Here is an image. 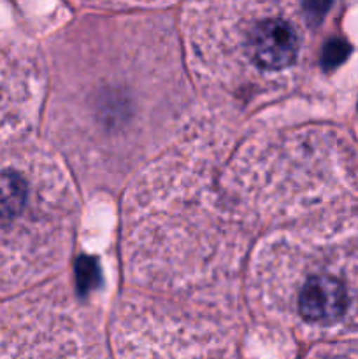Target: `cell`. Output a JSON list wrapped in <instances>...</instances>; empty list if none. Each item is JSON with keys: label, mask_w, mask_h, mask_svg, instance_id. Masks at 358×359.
<instances>
[{"label": "cell", "mask_w": 358, "mask_h": 359, "mask_svg": "<svg viewBox=\"0 0 358 359\" xmlns=\"http://www.w3.org/2000/svg\"><path fill=\"white\" fill-rule=\"evenodd\" d=\"M77 198L60 158L30 140L0 154V297L37 290L65 266Z\"/></svg>", "instance_id": "5"}, {"label": "cell", "mask_w": 358, "mask_h": 359, "mask_svg": "<svg viewBox=\"0 0 358 359\" xmlns=\"http://www.w3.org/2000/svg\"><path fill=\"white\" fill-rule=\"evenodd\" d=\"M49 132L86 175H126L179 133L188 81L174 28L158 16L98 20L56 56Z\"/></svg>", "instance_id": "1"}, {"label": "cell", "mask_w": 358, "mask_h": 359, "mask_svg": "<svg viewBox=\"0 0 358 359\" xmlns=\"http://www.w3.org/2000/svg\"><path fill=\"white\" fill-rule=\"evenodd\" d=\"M0 359H111L98 323L60 286L0 307Z\"/></svg>", "instance_id": "6"}, {"label": "cell", "mask_w": 358, "mask_h": 359, "mask_svg": "<svg viewBox=\"0 0 358 359\" xmlns=\"http://www.w3.org/2000/svg\"><path fill=\"white\" fill-rule=\"evenodd\" d=\"M112 333L116 359H237L218 323L144 297L119 305Z\"/></svg>", "instance_id": "7"}, {"label": "cell", "mask_w": 358, "mask_h": 359, "mask_svg": "<svg viewBox=\"0 0 358 359\" xmlns=\"http://www.w3.org/2000/svg\"><path fill=\"white\" fill-rule=\"evenodd\" d=\"M232 132L220 119H188L130 186L123 256L133 283L206 305L237 287L248 237L221 177Z\"/></svg>", "instance_id": "2"}, {"label": "cell", "mask_w": 358, "mask_h": 359, "mask_svg": "<svg viewBox=\"0 0 358 359\" xmlns=\"http://www.w3.org/2000/svg\"><path fill=\"white\" fill-rule=\"evenodd\" d=\"M242 266L255 318L302 340L358 339V196L256 230Z\"/></svg>", "instance_id": "3"}, {"label": "cell", "mask_w": 358, "mask_h": 359, "mask_svg": "<svg viewBox=\"0 0 358 359\" xmlns=\"http://www.w3.org/2000/svg\"><path fill=\"white\" fill-rule=\"evenodd\" d=\"M42 100V70L25 42L0 32V154L28 142Z\"/></svg>", "instance_id": "8"}, {"label": "cell", "mask_w": 358, "mask_h": 359, "mask_svg": "<svg viewBox=\"0 0 358 359\" xmlns=\"http://www.w3.org/2000/svg\"><path fill=\"white\" fill-rule=\"evenodd\" d=\"M305 4L228 2L186 7L190 72L213 95L263 102L291 93L311 65Z\"/></svg>", "instance_id": "4"}, {"label": "cell", "mask_w": 358, "mask_h": 359, "mask_svg": "<svg viewBox=\"0 0 358 359\" xmlns=\"http://www.w3.org/2000/svg\"><path fill=\"white\" fill-rule=\"evenodd\" d=\"M307 359H358V339L319 344Z\"/></svg>", "instance_id": "9"}]
</instances>
